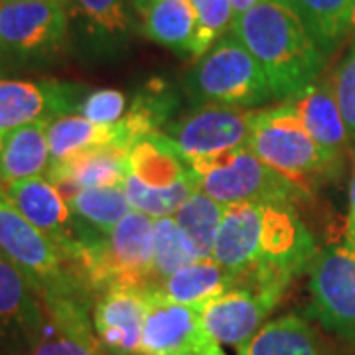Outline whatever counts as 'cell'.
Segmentation results:
<instances>
[{
  "mask_svg": "<svg viewBox=\"0 0 355 355\" xmlns=\"http://www.w3.org/2000/svg\"><path fill=\"white\" fill-rule=\"evenodd\" d=\"M42 322V298L24 272L0 253V349L24 355Z\"/></svg>",
  "mask_w": 355,
  "mask_h": 355,
  "instance_id": "cell-16",
  "label": "cell"
},
{
  "mask_svg": "<svg viewBox=\"0 0 355 355\" xmlns=\"http://www.w3.org/2000/svg\"><path fill=\"white\" fill-rule=\"evenodd\" d=\"M202 259L172 216L154 219V259L146 291H156L182 266Z\"/></svg>",
  "mask_w": 355,
  "mask_h": 355,
  "instance_id": "cell-27",
  "label": "cell"
},
{
  "mask_svg": "<svg viewBox=\"0 0 355 355\" xmlns=\"http://www.w3.org/2000/svg\"><path fill=\"white\" fill-rule=\"evenodd\" d=\"M46 137L51 164L69 160L77 154L99 146H116L123 150L130 148V140L121 121L111 127H103L83 119L81 114H60L50 119L46 125Z\"/></svg>",
  "mask_w": 355,
  "mask_h": 355,
  "instance_id": "cell-21",
  "label": "cell"
},
{
  "mask_svg": "<svg viewBox=\"0 0 355 355\" xmlns=\"http://www.w3.org/2000/svg\"><path fill=\"white\" fill-rule=\"evenodd\" d=\"M259 2H263V0H231L235 18H237V16H241V14H245L247 10H251L254 4H259Z\"/></svg>",
  "mask_w": 355,
  "mask_h": 355,
  "instance_id": "cell-34",
  "label": "cell"
},
{
  "mask_svg": "<svg viewBox=\"0 0 355 355\" xmlns=\"http://www.w3.org/2000/svg\"><path fill=\"white\" fill-rule=\"evenodd\" d=\"M263 67L275 99L291 101L316 83L326 53L288 0H263L229 30Z\"/></svg>",
  "mask_w": 355,
  "mask_h": 355,
  "instance_id": "cell-2",
  "label": "cell"
},
{
  "mask_svg": "<svg viewBox=\"0 0 355 355\" xmlns=\"http://www.w3.org/2000/svg\"><path fill=\"white\" fill-rule=\"evenodd\" d=\"M130 2L135 4V8H137L140 14L146 12V8L150 6V0H130Z\"/></svg>",
  "mask_w": 355,
  "mask_h": 355,
  "instance_id": "cell-35",
  "label": "cell"
},
{
  "mask_svg": "<svg viewBox=\"0 0 355 355\" xmlns=\"http://www.w3.org/2000/svg\"><path fill=\"white\" fill-rule=\"evenodd\" d=\"M107 355H109V354H107Z\"/></svg>",
  "mask_w": 355,
  "mask_h": 355,
  "instance_id": "cell-40",
  "label": "cell"
},
{
  "mask_svg": "<svg viewBox=\"0 0 355 355\" xmlns=\"http://www.w3.org/2000/svg\"><path fill=\"white\" fill-rule=\"evenodd\" d=\"M36 2H53V4H62V6H67L71 0H36Z\"/></svg>",
  "mask_w": 355,
  "mask_h": 355,
  "instance_id": "cell-36",
  "label": "cell"
},
{
  "mask_svg": "<svg viewBox=\"0 0 355 355\" xmlns=\"http://www.w3.org/2000/svg\"><path fill=\"white\" fill-rule=\"evenodd\" d=\"M326 55L349 34L355 0H288Z\"/></svg>",
  "mask_w": 355,
  "mask_h": 355,
  "instance_id": "cell-25",
  "label": "cell"
},
{
  "mask_svg": "<svg viewBox=\"0 0 355 355\" xmlns=\"http://www.w3.org/2000/svg\"><path fill=\"white\" fill-rule=\"evenodd\" d=\"M316 254V241L296 205L239 203L225 209L211 259L235 275L233 286L284 294Z\"/></svg>",
  "mask_w": 355,
  "mask_h": 355,
  "instance_id": "cell-1",
  "label": "cell"
},
{
  "mask_svg": "<svg viewBox=\"0 0 355 355\" xmlns=\"http://www.w3.org/2000/svg\"><path fill=\"white\" fill-rule=\"evenodd\" d=\"M235 282V275L214 259H198L182 266L170 279H166L156 291L162 298L176 304L198 306L229 291Z\"/></svg>",
  "mask_w": 355,
  "mask_h": 355,
  "instance_id": "cell-23",
  "label": "cell"
},
{
  "mask_svg": "<svg viewBox=\"0 0 355 355\" xmlns=\"http://www.w3.org/2000/svg\"><path fill=\"white\" fill-rule=\"evenodd\" d=\"M0 253L24 272L40 294L83 296L85 284L67 254L38 227H34L2 193Z\"/></svg>",
  "mask_w": 355,
  "mask_h": 355,
  "instance_id": "cell-6",
  "label": "cell"
},
{
  "mask_svg": "<svg viewBox=\"0 0 355 355\" xmlns=\"http://www.w3.org/2000/svg\"><path fill=\"white\" fill-rule=\"evenodd\" d=\"M76 4L97 34L116 38L132 26L125 0H76Z\"/></svg>",
  "mask_w": 355,
  "mask_h": 355,
  "instance_id": "cell-29",
  "label": "cell"
},
{
  "mask_svg": "<svg viewBox=\"0 0 355 355\" xmlns=\"http://www.w3.org/2000/svg\"><path fill=\"white\" fill-rule=\"evenodd\" d=\"M310 294L320 324L355 345V253L330 245L310 265Z\"/></svg>",
  "mask_w": 355,
  "mask_h": 355,
  "instance_id": "cell-9",
  "label": "cell"
},
{
  "mask_svg": "<svg viewBox=\"0 0 355 355\" xmlns=\"http://www.w3.org/2000/svg\"><path fill=\"white\" fill-rule=\"evenodd\" d=\"M76 111L95 125L111 127L127 114V97L119 89H95L79 99Z\"/></svg>",
  "mask_w": 355,
  "mask_h": 355,
  "instance_id": "cell-31",
  "label": "cell"
},
{
  "mask_svg": "<svg viewBox=\"0 0 355 355\" xmlns=\"http://www.w3.org/2000/svg\"><path fill=\"white\" fill-rule=\"evenodd\" d=\"M144 16V34L170 50L200 58V22L190 0H153Z\"/></svg>",
  "mask_w": 355,
  "mask_h": 355,
  "instance_id": "cell-22",
  "label": "cell"
},
{
  "mask_svg": "<svg viewBox=\"0 0 355 355\" xmlns=\"http://www.w3.org/2000/svg\"><path fill=\"white\" fill-rule=\"evenodd\" d=\"M2 4H4V0H0V6H2Z\"/></svg>",
  "mask_w": 355,
  "mask_h": 355,
  "instance_id": "cell-38",
  "label": "cell"
},
{
  "mask_svg": "<svg viewBox=\"0 0 355 355\" xmlns=\"http://www.w3.org/2000/svg\"><path fill=\"white\" fill-rule=\"evenodd\" d=\"M254 114L257 111L241 107L205 105L176 123L166 125L164 135L170 137L178 153L196 172L233 150L249 146Z\"/></svg>",
  "mask_w": 355,
  "mask_h": 355,
  "instance_id": "cell-8",
  "label": "cell"
},
{
  "mask_svg": "<svg viewBox=\"0 0 355 355\" xmlns=\"http://www.w3.org/2000/svg\"><path fill=\"white\" fill-rule=\"evenodd\" d=\"M302 119L306 130L338 164L349 150V130L345 127L331 81H316L288 101Z\"/></svg>",
  "mask_w": 355,
  "mask_h": 355,
  "instance_id": "cell-18",
  "label": "cell"
},
{
  "mask_svg": "<svg viewBox=\"0 0 355 355\" xmlns=\"http://www.w3.org/2000/svg\"><path fill=\"white\" fill-rule=\"evenodd\" d=\"M186 85L191 99L207 105L253 109L275 99L263 67L231 32L198 60Z\"/></svg>",
  "mask_w": 355,
  "mask_h": 355,
  "instance_id": "cell-5",
  "label": "cell"
},
{
  "mask_svg": "<svg viewBox=\"0 0 355 355\" xmlns=\"http://www.w3.org/2000/svg\"><path fill=\"white\" fill-rule=\"evenodd\" d=\"M67 203L73 216L101 235L111 233L132 211L123 184L79 190L67 198Z\"/></svg>",
  "mask_w": 355,
  "mask_h": 355,
  "instance_id": "cell-26",
  "label": "cell"
},
{
  "mask_svg": "<svg viewBox=\"0 0 355 355\" xmlns=\"http://www.w3.org/2000/svg\"><path fill=\"white\" fill-rule=\"evenodd\" d=\"M349 251L355 253V170L349 184V202H347V219H345V243Z\"/></svg>",
  "mask_w": 355,
  "mask_h": 355,
  "instance_id": "cell-33",
  "label": "cell"
},
{
  "mask_svg": "<svg viewBox=\"0 0 355 355\" xmlns=\"http://www.w3.org/2000/svg\"><path fill=\"white\" fill-rule=\"evenodd\" d=\"M123 188L132 209L146 216H174L178 207L200 190V178L164 132L140 137L128 148Z\"/></svg>",
  "mask_w": 355,
  "mask_h": 355,
  "instance_id": "cell-3",
  "label": "cell"
},
{
  "mask_svg": "<svg viewBox=\"0 0 355 355\" xmlns=\"http://www.w3.org/2000/svg\"><path fill=\"white\" fill-rule=\"evenodd\" d=\"M247 148L280 176L288 178L304 190H310L320 178L334 172L338 166L310 137L288 101L275 109L257 111Z\"/></svg>",
  "mask_w": 355,
  "mask_h": 355,
  "instance_id": "cell-4",
  "label": "cell"
},
{
  "mask_svg": "<svg viewBox=\"0 0 355 355\" xmlns=\"http://www.w3.org/2000/svg\"><path fill=\"white\" fill-rule=\"evenodd\" d=\"M349 32L355 34V8H354V14H352V22H349Z\"/></svg>",
  "mask_w": 355,
  "mask_h": 355,
  "instance_id": "cell-37",
  "label": "cell"
},
{
  "mask_svg": "<svg viewBox=\"0 0 355 355\" xmlns=\"http://www.w3.org/2000/svg\"><path fill=\"white\" fill-rule=\"evenodd\" d=\"M67 12L62 4L4 0L0 6V53L16 58L48 55L62 48Z\"/></svg>",
  "mask_w": 355,
  "mask_h": 355,
  "instance_id": "cell-11",
  "label": "cell"
},
{
  "mask_svg": "<svg viewBox=\"0 0 355 355\" xmlns=\"http://www.w3.org/2000/svg\"><path fill=\"white\" fill-rule=\"evenodd\" d=\"M237 355H328L304 318L288 314L266 322Z\"/></svg>",
  "mask_w": 355,
  "mask_h": 355,
  "instance_id": "cell-24",
  "label": "cell"
},
{
  "mask_svg": "<svg viewBox=\"0 0 355 355\" xmlns=\"http://www.w3.org/2000/svg\"><path fill=\"white\" fill-rule=\"evenodd\" d=\"M280 298V292L235 284L205 304L198 306V312L205 330L217 342L239 352L265 326L266 316L277 308Z\"/></svg>",
  "mask_w": 355,
  "mask_h": 355,
  "instance_id": "cell-12",
  "label": "cell"
},
{
  "mask_svg": "<svg viewBox=\"0 0 355 355\" xmlns=\"http://www.w3.org/2000/svg\"><path fill=\"white\" fill-rule=\"evenodd\" d=\"M150 2H153V0H150Z\"/></svg>",
  "mask_w": 355,
  "mask_h": 355,
  "instance_id": "cell-39",
  "label": "cell"
},
{
  "mask_svg": "<svg viewBox=\"0 0 355 355\" xmlns=\"http://www.w3.org/2000/svg\"><path fill=\"white\" fill-rule=\"evenodd\" d=\"M40 298L42 322L24 355H107L95 336L83 298L51 294H40Z\"/></svg>",
  "mask_w": 355,
  "mask_h": 355,
  "instance_id": "cell-13",
  "label": "cell"
},
{
  "mask_svg": "<svg viewBox=\"0 0 355 355\" xmlns=\"http://www.w3.org/2000/svg\"><path fill=\"white\" fill-rule=\"evenodd\" d=\"M190 2L196 8L198 22H200L198 48H200V58H202L217 40L225 36L227 30H231L235 12H233L231 0H190Z\"/></svg>",
  "mask_w": 355,
  "mask_h": 355,
  "instance_id": "cell-30",
  "label": "cell"
},
{
  "mask_svg": "<svg viewBox=\"0 0 355 355\" xmlns=\"http://www.w3.org/2000/svg\"><path fill=\"white\" fill-rule=\"evenodd\" d=\"M225 205L216 202L207 193L198 190L178 207L174 219L180 229L188 235L202 259H211L216 247L217 231L225 216Z\"/></svg>",
  "mask_w": 355,
  "mask_h": 355,
  "instance_id": "cell-28",
  "label": "cell"
},
{
  "mask_svg": "<svg viewBox=\"0 0 355 355\" xmlns=\"http://www.w3.org/2000/svg\"><path fill=\"white\" fill-rule=\"evenodd\" d=\"M140 355H225L205 330L198 308L176 304L150 292Z\"/></svg>",
  "mask_w": 355,
  "mask_h": 355,
  "instance_id": "cell-10",
  "label": "cell"
},
{
  "mask_svg": "<svg viewBox=\"0 0 355 355\" xmlns=\"http://www.w3.org/2000/svg\"><path fill=\"white\" fill-rule=\"evenodd\" d=\"M73 89L62 83H32L0 79V132L77 109Z\"/></svg>",
  "mask_w": 355,
  "mask_h": 355,
  "instance_id": "cell-17",
  "label": "cell"
},
{
  "mask_svg": "<svg viewBox=\"0 0 355 355\" xmlns=\"http://www.w3.org/2000/svg\"><path fill=\"white\" fill-rule=\"evenodd\" d=\"M48 121L0 132V191L8 184L44 176L51 166L46 137Z\"/></svg>",
  "mask_w": 355,
  "mask_h": 355,
  "instance_id": "cell-20",
  "label": "cell"
},
{
  "mask_svg": "<svg viewBox=\"0 0 355 355\" xmlns=\"http://www.w3.org/2000/svg\"><path fill=\"white\" fill-rule=\"evenodd\" d=\"M150 294L144 288L113 286L101 292L91 310V324L109 355H140Z\"/></svg>",
  "mask_w": 355,
  "mask_h": 355,
  "instance_id": "cell-15",
  "label": "cell"
},
{
  "mask_svg": "<svg viewBox=\"0 0 355 355\" xmlns=\"http://www.w3.org/2000/svg\"><path fill=\"white\" fill-rule=\"evenodd\" d=\"M196 174L200 178V190L225 207L239 203L296 205L308 196V190L280 176L247 146L202 166Z\"/></svg>",
  "mask_w": 355,
  "mask_h": 355,
  "instance_id": "cell-7",
  "label": "cell"
},
{
  "mask_svg": "<svg viewBox=\"0 0 355 355\" xmlns=\"http://www.w3.org/2000/svg\"><path fill=\"white\" fill-rule=\"evenodd\" d=\"M128 170V150L116 146H99L91 148L51 164L48 170V180L58 186L67 200L79 190L99 188V186H121Z\"/></svg>",
  "mask_w": 355,
  "mask_h": 355,
  "instance_id": "cell-19",
  "label": "cell"
},
{
  "mask_svg": "<svg viewBox=\"0 0 355 355\" xmlns=\"http://www.w3.org/2000/svg\"><path fill=\"white\" fill-rule=\"evenodd\" d=\"M331 89L336 95V101L340 105L345 127L349 135L355 139V48L338 65L334 79H331Z\"/></svg>",
  "mask_w": 355,
  "mask_h": 355,
  "instance_id": "cell-32",
  "label": "cell"
},
{
  "mask_svg": "<svg viewBox=\"0 0 355 355\" xmlns=\"http://www.w3.org/2000/svg\"><path fill=\"white\" fill-rule=\"evenodd\" d=\"M22 216L38 227L46 237H50L71 261L79 243L85 241L93 235H79L73 211L64 198V193L58 190V186L48 178H30L8 184L0 191Z\"/></svg>",
  "mask_w": 355,
  "mask_h": 355,
  "instance_id": "cell-14",
  "label": "cell"
}]
</instances>
